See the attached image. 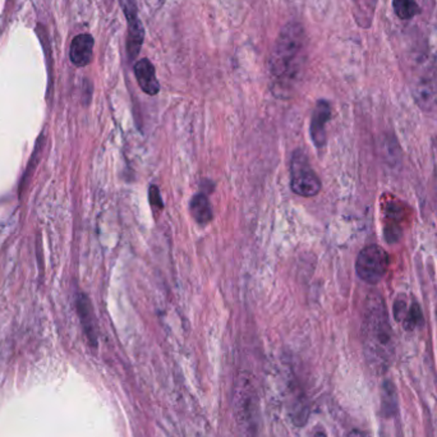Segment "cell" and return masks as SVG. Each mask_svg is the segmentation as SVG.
<instances>
[{"instance_id":"8fae6325","label":"cell","mask_w":437,"mask_h":437,"mask_svg":"<svg viewBox=\"0 0 437 437\" xmlns=\"http://www.w3.org/2000/svg\"><path fill=\"white\" fill-rule=\"evenodd\" d=\"M95 40L90 33H80L72 40L69 47V59L73 66H86L91 63L93 57Z\"/></svg>"},{"instance_id":"8992f818","label":"cell","mask_w":437,"mask_h":437,"mask_svg":"<svg viewBox=\"0 0 437 437\" xmlns=\"http://www.w3.org/2000/svg\"><path fill=\"white\" fill-rule=\"evenodd\" d=\"M389 267V256L383 247L378 245H366L358 255L356 272L359 279L367 284H378Z\"/></svg>"},{"instance_id":"7a4b0ae2","label":"cell","mask_w":437,"mask_h":437,"mask_svg":"<svg viewBox=\"0 0 437 437\" xmlns=\"http://www.w3.org/2000/svg\"><path fill=\"white\" fill-rule=\"evenodd\" d=\"M362 343L368 367L376 375H385L395 358V339L380 294H371L366 302Z\"/></svg>"},{"instance_id":"7c38bea8","label":"cell","mask_w":437,"mask_h":437,"mask_svg":"<svg viewBox=\"0 0 437 437\" xmlns=\"http://www.w3.org/2000/svg\"><path fill=\"white\" fill-rule=\"evenodd\" d=\"M405 209L400 206V202H389L385 207V237L389 242H395L400 238L403 233Z\"/></svg>"},{"instance_id":"6da1fadb","label":"cell","mask_w":437,"mask_h":437,"mask_svg":"<svg viewBox=\"0 0 437 437\" xmlns=\"http://www.w3.org/2000/svg\"><path fill=\"white\" fill-rule=\"evenodd\" d=\"M308 57V41L302 23L291 21L279 33L269 66L274 88L279 95L289 93L301 81Z\"/></svg>"},{"instance_id":"e0dca14e","label":"cell","mask_w":437,"mask_h":437,"mask_svg":"<svg viewBox=\"0 0 437 437\" xmlns=\"http://www.w3.org/2000/svg\"><path fill=\"white\" fill-rule=\"evenodd\" d=\"M148 197H150V204H151V206H153V209H158V210H163V207H164V204H163V199H161V196H160L159 187H150V191H148Z\"/></svg>"},{"instance_id":"d6986e66","label":"cell","mask_w":437,"mask_h":437,"mask_svg":"<svg viewBox=\"0 0 437 437\" xmlns=\"http://www.w3.org/2000/svg\"><path fill=\"white\" fill-rule=\"evenodd\" d=\"M312 437H327L326 436V433H325L324 431H317L315 435Z\"/></svg>"},{"instance_id":"2e32d148","label":"cell","mask_w":437,"mask_h":437,"mask_svg":"<svg viewBox=\"0 0 437 437\" xmlns=\"http://www.w3.org/2000/svg\"><path fill=\"white\" fill-rule=\"evenodd\" d=\"M394 12L400 20H412L419 12L416 0H392Z\"/></svg>"},{"instance_id":"9c48e42d","label":"cell","mask_w":437,"mask_h":437,"mask_svg":"<svg viewBox=\"0 0 437 437\" xmlns=\"http://www.w3.org/2000/svg\"><path fill=\"white\" fill-rule=\"evenodd\" d=\"M332 118V106L326 100H318L312 113L311 133L312 141L317 148H322L326 145V124Z\"/></svg>"},{"instance_id":"52a82bcc","label":"cell","mask_w":437,"mask_h":437,"mask_svg":"<svg viewBox=\"0 0 437 437\" xmlns=\"http://www.w3.org/2000/svg\"><path fill=\"white\" fill-rule=\"evenodd\" d=\"M120 7L127 21L126 53L133 63L137 59L145 41V27L139 18V6L136 0H120Z\"/></svg>"},{"instance_id":"277c9868","label":"cell","mask_w":437,"mask_h":437,"mask_svg":"<svg viewBox=\"0 0 437 437\" xmlns=\"http://www.w3.org/2000/svg\"><path fill=\"white\" fill-rule=\"evenodd\" d=\"M234 413L242 437L257 436L259 397L248 375H239L234 385Z\"/></svg>"},{"instance_id":"5bb4252c","label":"cell","mask_w":437,"mask_h":437,"mask_svg":"<svg viewBox=\"0 0 437 437\" xmlns=\"http://www.w3.org/2000/svg\"><path fill=\"white\" fill-rule=\"evenodd\" d=\"M190 212L196 223L199 226H206L212 220V209L210 201L204 193H197L193 196L190 202Z\"/></svg>"},{"instance_id":"9a60e30c","label":"cell","mask_w":437,"mask_h":437,"mask_svg":"<svg viewBox=\"0 0 437 437\" xmlns=\"http://www.w3.org/2000/svg\"><path fill=\"white\" fill-rule=\"evenodd\" d=\"M399 411V400L395 385L390 380H385L381 388V412L386 418L397 416Z\"/></svg>"},{"instance_id":"30bf717a","label":"cell","mask_w":437,"mask_h":437,"mask_svg":"<svg viewBox=\"0 0 437 437\" xmlns=\"http://www.w3.org/2000/svg\"><path fill=\"white\" fill-rule=\"evenodd\" d=\"M133 72H134V77L137 80L139 88L144 93L150 96H155L160 93V83L156 77V69L151 63V60L147 58L137 60L133 66Z\"/></svg>"},{"instance_id":"4fadbf2b","label":"cell","mask_w":437,"mask_h":437,"mask_svg":"<svg viewBox=\"0 0 437 437\" xmlns=\"http://www.w3.org/2000/svg\"><path fill=\"white\" fill-rule=\"evenodd\" d=\"M77 312L80 316L81 324L85 330L87 339L90 342V344L93 346L98 345V334H96V320L93 315V305L90 302V299L85 294H78L77 296Z\"/></svg>"},{"instance_id":"5b68a950","label":"cell","mask_w":437,"mask_h":437,"mask_svg":"<svg viewBox=\"0 0 437 437\" xmlns=\"http://www.w3.org/2000/svg\"><path fill=\"white\" fill-rule=\"evenodd\" d=\"M321 180L312 169L307 155L301 148L296 150L291 159V188L302 197H313L321 191Z\"/></svg>"},{"instance_id":"ba28073f","label":"cell","mask_w":437,"mask_h":437,"mask_svg":"<svg viewBox=\"0 0 437 437\" xmlns=\"http://www.w3.org/2000/svg\"><path fill=\"white\" fill-rule=\"evenodd\" d=\"M394 316L408 332H412L424 325V313L421 305L416 301L408 303V297L405 294H400L395 299Z\"/></svg>"},{"instance_id":"ac0fdd59","label":"cell","mask_w":437,"mask_h":437,"mask_svg":"<svg viewBox=\"0 0 437 437\" xmlns=\"http://www.w3.org/2000/svg\"><path fill=\"white\" fill-rule=\"evenodd\" d=\"M346 437H371L367 432L361 430H351Z\"/></svg>"},{"instance_id":"3957f363","label":"cell","mask_w":437,"mask_h":437,"mask_svg":"<svg viewBox=\"0 0 437 437\" xmlns=\"http://www.w3.org/2000/svg\"><path fill=\"white\" fill-rule=\"evenodd\" d=\"M408 86L412 96L426 113L437 110V62L431 55H418L408 66Z\"/></svg>"}]
</instances>
